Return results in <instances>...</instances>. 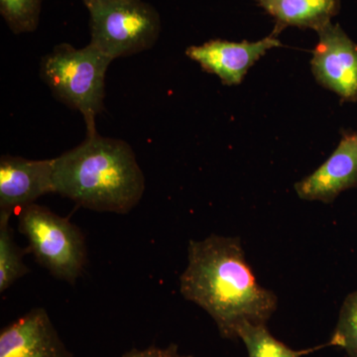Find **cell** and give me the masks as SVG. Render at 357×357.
Listing matches in <instances>:
<instances>
[{
    "mask_svg": "<svg viewBox=\"0 0 357 357\" xmlns=\"http://www.w3.org/2000/svg\"><path fill=\"white\" fill-rule=\"evenodd\" d=\"M180 293L208 312L227 340H238L243 324L266 325L278 305L277 296L256 280L241 239L217 234L190 241Z\"/></svg>",
    "mask_w": 357,
    "mask_h": 357,
    "instance_id": "6da1fadb",
    "label": "cell"
},
{
    "mask_svg": "<svg viewBox=\"0 0 357 357\" xmlns=\"http://www.w3.org/2000/svg\"><path fill=\"white\" fill-rule=\"evenodd\" d=\"M56 194L79 206L126 215L145 192V177L126 141L98 132L54 158Z\"/></svg>",
    "mask_w": 357,
    "mask_h": 357,
    "instance_id": "7a4b0ae2",
    "label": "cell"
},
{
    "mask_svg": "<svg viewBox=\"0 0 357 357\" xmlns=\"http://www.w3.org/2000/svg\"><path fill=\"white\" fill-rule=\"evenodd\" d=\"M112 61L91 44L79 49L57 45L42 57L41 79L58 100L81 112L86 134L98 132L96 117L103 110L105 75Z\"/></svg>",
    "mask_w": 357,
    "mask_h": 357,
    "instance_id": "3957f363",
    "label": "cell"
},
{
    "mask_svg": "<svg viewBox=\"0 0 357 357\" xmlns=\"http://www.w3.org/2000/svg\"><path fill=\"white\" fill-rule=\"evenodd\" d=\"M86 8L89 44L112 60L149 50L161 33L158 11L143 0H93Z\"/></svg>",
    "mask_w": 357,
    "mask_h": 357,
    "instance_id": "277c9868",
    "label": "cell"
},
{
    "mask_svg": "<svg viewBox=\"0 0 357 357\" xmlns=\"http://www.w3.org/2000/svg\"><path fill=\"white\" fill-rule=\"evenodd\" d=\"M18 229L28 241L27 252L32 253L55 278L75 284L83 274L86 264V239L69 218L32 204L20 211Z\"/></svg>",
    "mask_w": 357,
    "mask_h": 357,
    "instance_id": "5b68a950",
    "label": "cell"
},
{
    "mask_svg": "<svg viewBox=\"0 0 357 357\" xmlns=\"http://www.w3.org/2000/svg\"><path fill=\"white\" fill-rule=\"evenodd\" d=\"M311 61L314 79L345 102H357V44L340 24L330 23L318 31Z\"/></svg>",
    "mask_w": 357,
    "mask_h": 357,
    "instance_id": "8992f818",
    "label": "cell"
},
{
    "mask_svg": "<svg viewBox=\"0 0 357 357\" xmlns=\"http://www.w3.org/2000/svg\"><path fill=\"white\" fill-rule=\"evenodd\" d=\"M55 192L54 159L32 160L3 155L0 159V215L11 217Z\"/></svg>",
    "mask_w": 357,
    "mask_h": 357,
    "instance_id": "52a82bcc",
    "label": "cell"
},
{
    "mask_svg": "<svg viewBox=\"0 0 357 357\" xmlns=\"http://www.w3.org/2000/svg\"><path fill=\"white\" fill-rule=\"evenodd\" d=\"M281 46L274 34L256 42L213 39L199 46L189 47L185 55L199 63L204 72L220 77L225 86H237L267 51Z\"/></svg>",
    "mask_w": 357,
    "mask_h": 357,
    "instance_id": "ba28073f",
    "label": "cell"
},
{
    "mask_svg": "<svg viewBox=\"0 0 357 357\" xmlns=\"http://www.w3.org/2000/svg\"><path fill=\"white\" fill-rule=\"evenodd\" d=\"M0 357H75L66 347L48 312L36 307L0 332Z\"/></svg>",
    "mask_w": 357,
    "mask_h": 357,
    "instance_id": "9c48e42d",
    "label": "cell"
},
{
    "mask_svg": "<svg viewBox=\"0 0 357 357\" xmlns=\"http://www.w3.org/2000/svg\"><path fill=\"white\" fill-rule=\"evenodd\" d=\"M357 188V131L342 134L337 149L314 173L296 183L305 201L331 204L347 190Z\"/></svg>",
    "mask_w": 357,
    "mask_h": 357,
    "instance_id": "30bf717a",
    "label": "cell"
},
{
    "mask_svg": "<svg viewBox=\"0 0 357 357\" xmlns=\"http://www.w3.org/2000/svg\"><path fill=\"white\" fill-rule=\"evenodd\" d=\"M276 21L272 34L289 26L317 32L332 23L340 13V0H253Z\"/></svg>",
    "mask_w": 357,
    "mask_h": 357,
    "instance_id": "8fae6325",
    "label": "cell"
},
{
    "mask_svg": "<svg viewBox=\"0 0 357 357\" xmlns=\"http://www.w3.org/2000/svg\"><path fill=\"white\" fill-rule=\"evenodd\" d=\"M237 337L243 340L249 357H302L312 352L331 347L330 342L312 349L295 351L279 342L269 333L266 325L245 323L239 328Z\"/></svg>",
    "mask_w": 357,
    "mask_h": 357,
    "instance_id": "7c38bea8",
    "label": "cell"
},
{
    "mask_svg": "<svg viewBox=\"0 0 357 357\" xmlns=\"http://www.w3.org/2000/svg\"><path fill=\"white\" fill-rule=\"evenodd\" d=\"M9 220L10 217L0 215V293H3L30 271L23 262L27 249L23 250L18 248Z\"/></svg>",
    "mask_w": 357,
    "mask_h": 357,
    "instance_id": "4fadbf2b",
    "label": "cell"
},
{
    "mask_svg": "<svg viewBox=\"0 0 357 357\" xmlns=\"http://www.w3.org/2000/svg\"><path fill=\"white\" fill-rule=\"evenodd\" d=\"M43 0H0V13L14 34L38 28Z\"/></svg>",
    "mask_w": 357,
    "mask_h": 357,
    "instance_id": "5bb4252c",
    "label": "cell"
},
{
    "mask_svg": "<svg viewBox=\"0 0 357 357\" xmlns=\"http://www.w3.org/2000/svg\"><path fill=\"white\" fill-rule=\"evenodd\" d=\"M328 342L331 347L344 349L349 357H357V290L345 298Z\"/></svg>",
    "mask_w": 357,
    "mask_h": 357,
    "instance_id": "9a60e30c",
    "label": "cell"
},
{
    "mask_svg": "<svg viewBox=\"0 0 357 357\" xmlns=\"http://www.w3.org/2000/svg\"><path fill=\"white\" fill-rule=\"evenodd\" d=\"M122 357H194L192 356H183L178 351V347L176 344H170L166 349H160V347H152L145 349H132L126 352Z\"/></svg>",
    "mask_w": 357,
    "mask_h": 357,
    "instance_id": "2e32d148",
    "label": "cell"
},
{
    "mask_svg": "<svg viewBox=\"0 0 357 357\" xmlns=\"http://www.w3.org/2000/svg\"><path fill=\"white\" fill-rule=\"evenodd\" d=\"M82 1L84 2V6L86 7L89 3H91V1H93V0H82Z\"/></svg>",
    "mask_w": 357,
    "mask_h": 357,
    "instance_id": "e0dca14e",
    "label": "cell"
}]
</instances>
